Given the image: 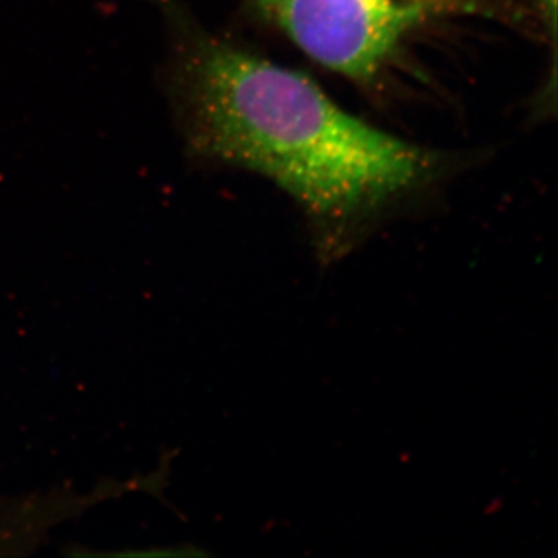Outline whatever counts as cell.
Listing matches in <instances>:
<instances>
[{
	"label": "cell",
	"instance_id": "cell-1",
	"mask_svg": "<svg viewBox=\"0 0 558 558\" xmlns=\"http://www.w3.org/2000/svg\"><path fill=\"white\" fill-rule=\"evenodd\" d=\"M165 86L196 156L259 172L326 226L369 215L435 172L436 156L340 109L314 81L165 7Z\"/></svg>",
	"mask_w": 558,
	"mask_h": 558
},
{
	"label": "cell",
	"instance_id": "cell-2",
	"mask_svg": "<svg viewBox=\"0 0 558 558\" xmlns=\"http://www.w3.org/2000/svg\"><path fill=\"white\" fill-rule=\"evenodd\" d=\"M322 65L365 80L407 33L439 11L438 0H256Z\"/></svg>",
	"mask_w": 558,
	"mask_h": 558
}]
</instances>
